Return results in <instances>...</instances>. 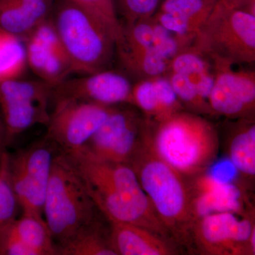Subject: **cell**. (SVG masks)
<instances>
[{"mask_svg":"<svg viewBox=\"0 0 255 255\" xmlns=\"http://www.w3.org/2000/svg\"><path fill=\"white\" fill-rule=\"evenodd\" d=\"M0 255L57 254L45 221L22 214L0 235Z\"/></svg>","mask_w":255,"mask_h":255,"instance_id":"cell-15","label":"cell"},{"mask_svg":"<svg viewBox=\"0 0 255 255\" xmlns=\"http://www.w3.org/2000/svg\"><path fill=\"white\" fill-rule=\"evenodd\" d=\"M100 212L57 246V255H117L111 244V226L107 231L99 218Z\"/></svg>","mask_w":255,"mask_h":255,"instance_id":"cell-19","label":"cell"},{"mask_svg":"<svg viewBox=\"0 0 255 255\" xmlns=\"http://www.w3.org/2000/svg\"><path fill=\"white\" fill-rule=\"evenodd\" d=\"M23 40L28 68L52 88L75 74L50 15Z\"/></svg>","mask_w":255,"mask_h":255,"instance_id":"cell-12","label":"cell"},{"mask_svg":"<svg viewBox=\"0 0 255 255\" xmlns=\"http://www.w3.org/2000/svg\"><path fill=\"white\" fill-rule=\"evenodd\" d=\"M143 121L135 111L114 106L82 152L100 159L128 164L141 140Z\"/></svg>","mask_w":255,"mask_h":255,"instance_id":"cell-10","label":"cell"},{"mask_svg":"<svg viewBox=\"0 0 255 255\" xmlns=\"http://www.w3.org/2000/svg\"><path fill=\"white\" fill-rule=\"evenodd\" d=\"M216 0H162L152 19L179 36L194 41Z\"/></svg>","mask_w":255,"mask_h":255,"instance_id":"cell-16","label":"cell"},{"mask_svg":"<svg viewBox=\"0 0 255 255\" xmlns=\"http://www.w3.org/2000/svg\"><path fill=\"white\" fill-rule=\"evenodd\" d=\"M4 151H2V152H0V166H1V157H2V155L3 153H4Z\"/></svg>","mask_w":255,"mask_h":255,"instance_id":"cell-32","label":"cell"},{"mask_svg":"<svg viewBox=\"0 0 255 255\" xmlns=\"http://www.w3.org/2000/svg\"><path fill=\"white\" fill-rule=\"evenodd\" d=\"M156 122L153 135L146 138L156 155L179 173L199 175L214 163L219 135L206 119L180 111Z\"/></svg>","mask_w":255,"mask_h":255,"instance_id":"cell-2","label":"cell"},{"mask_svg":"<svg viewBox=\"0 0 255 255\" xmlns=\"http://www.w3.org/2000/svg\"><path fill=\"white\" fill-rule=\"evenodd\" d=\"M142 139L128 164L168 232L184 233L194 220L190 187L184 177L159 158Z\"/></svg>","mask_w":255,"mask_h":255,"instance_id":"cell-3","label":"cell"},{"mask_svg":"<svg viewBox=\"0 0 255 255\" xmlns=\"http://www.w3.org/2000/svg\"><path fill=\"white\" fill-rule=\"evenodd\" d=\"M132 89L131 82L126 74L108 69L67 78L52 88L51 102L74 99L113 107L131 104Z\"/></svg>","mask_w":255,"mask_h":255,"instance_id":"cell-13","label":"cell"},{"mask_svg":"<svg viewBox=\"0 0 255 255\" xmlns=\"http://www.w3.org/2000/svg\"><path fill=\"white\" fill-rule=\"evenodd\" d=\"M51 91L52 87L39 79L0 81V115L6 128L8 145L34 126L46 127Z\"/></svg>","mask_w":255,"mask_h":255,"instance_id":"cell-8","label":"cell"},{"mask_svg":"<svg viewBox=\"0 0 255 255\" xmlns=\"http://www.w3.org/2000/svg\"><path fill=\"white\" fill-rule=\"evenodd\" d=\"M98 212L78 169L60 150L53 160L43 205V219L55 248Z\"/></svg>","mask_w":255,"mask_h":255,"instance_id":"cell-4","label":"cell"},{"mask_svg":"<svg viewBox=\"0 0 255 255\" xmlns=\"http://www.w3.org/2000/svg\"><path fill=\"white\" fill-rule=\"evenodd\" d=\"M50 18L74 73L87 75L110 69L115 41L91 15L69 0H55Z\"/></svg>","mask_w":255,"mask_h":255,"instance_id":"cell-5","label":"cell"},{"mask_svg":"<svg viewBox=\"0 0 255 255\" xmlns=\"http://www.w3.org/2000/svg\"><path fill=\"white\" fill-rule=\"evenodd\" d=\"M235 7L255 15V0H224Z\"/></svg>","mask_w":255,"mask_h":255,"instance_id":"cell-30","label":"cell"},{"mask_svg":"<svg viewBox=\"0 0 255 255\" xmlns=\"http://www.w3.org/2000/svg\"><path fill=\"white\" fill-rule=\"evenodd\" d=\"M194 217L241 210V191L236 186L209 174H199L190 189Z\"/></svg>","mask_w":255,"mask_h":255,"instance_id":"cell-17","label":"cell"},{"mask_svg":"<svg viewBox=\"0 0 255 255\" xmlns=\"http://www.w3.org/2000/svg\"><path fill=\"white\" fill-rule=\"evenodd\" d=\"M162 0H114L122 23H132L149 19L157 11ZM121 20V19H120Z\"/></svg>","mask_w":255,"mask_h":255,"instance_id":"cell-27","label":"cell"},{"mask_svg":"<svg viewBox=\"0 0 255 255\" xmlns=\"http://www.w3.org/2000/svg\"><path fill=\"white\" fill-rule=\"evenodd\" d=\"M6 152L3 153L0 166V235L17 219L21 209L6 173Z\"/></svg>","mask_w":255,"mask_h":255,"instance_id":"cell-25","label":"cell"},{"mask_svg":"<svg viewBox=\"0 0 255 255\" xmlns=\"http://www.w3.org/2000/svg\"><path fill=\"white\" fill-rule=\"evenodd\" d=\"M53 102L45 137L65 153L82 150L114 107L74 99Z\"/></svg>","mask_w":255,"mask_h":255,"instance_id":"cell-9","label":"cell"},{"mask_svg":"<svg viewBox=\"0 0 255 255\" xmlns=\"http://www.w3.org/2000/svg\"><path fill=\"white\" fill-rule=\"evenodd\" d=\"M191 47L209 58L252 65L255 61V15L216 0Z\"/></svg>","mask_w":255,"mask_h":255,"instance_id":"cell-6","label":"cell"},{"mask_svg":"<svg viewBox=\"0 0 255 255\" xmlns=\"http://www.w3.org/2000/svg\"><path fill=\"white\" fill-rule=\"evenodd\" d=\"M254 225L248 219H238L233 212H219L200 218L197 235L201 244L213 253H242L250 246Z\"/></svg>","mask_w":255,"mask_h":255,"instance_id":"cell-14","label":"cell"},{"mask_svg":"<svg viewBox=\"0 0 255 255\" xmlns=\"http://www.w3.org/2000/svg\"><path fill=\"white\" fill-rule=\"evenodd\" d=\"M111 244L117 255L173 254L161 236L129 223L110 221Z\"/></svg>","mask_w":255,"mask_h":255,"instance_id":"cell-18","label":"cell"},{"mask_svg":"<svg viewBox=\"0 0 255 255\" xmlns=\"http://www.w3.org/2000/svg\"><path fill=\"white\" fill-rule=\"evenodd\" d=\"M66 154L95 206L109 221L135 225L162 238L168 236L129 164L96 158L82 151Z\"/></svg>","mask_w":255,"mask_h":255,"instance_id":"cell-1","label":"cell"},{"mask_svg":"<svg viewBox=\"0 0 255 255\" xmlns=\"http://www.w3.org/2000/svg\"><path fill=\"white\" fill-rule=\"evenodd\" d=\"M152 20L153 26V47L164 60L170 61L176 55L183 50L187 49L192 45V41L176 34L174 32L167 30Z\"/></svg>","mask_w":255,"mask_h":255,"instance_id":"cell-26","label":"cell"},{"mask_svg":"<svg viewBox=\"0 0 255 255\" xmlns=\"http://www.w3.org/2000/svg\"><path fill=\"white\" fill-rule=\"evenodd\" d=\"M8 146L7 136H6V128L0 115V152L6 150Z\"/></svg>","mask_w":255,"mask_h":255,"instance_id":"cell-31","label":"cell"},{"mask_svg":"<svg viewBox=\"0 0 255 255\" xmlns=\"http://www.w3.org/2000/svg\"><path fill=\"white\" fill-rule=\"evenodd\" d=\"M52 9L31 6L24 0H0V30L23 38L50 16Z\"/></svg>","mask_w":255,"mask_h":255,"instance_id":"cell-20","label":"cell"},{"mask_svg":"<svg viewBox=\"0 0 255 255\" xmlns=\"http://www.w3.org/2000/svg\"><path fill=\"white\" fill-rule=\"evenodd\" d=\"M59 151L46 137L12 153L6 151V173L22 214L44 221L47 188L53 160Z\"/></svg>","mask_w":255,"mask_h":255,"instance_id":"cell-7","label":"cell"},{"mask_svg":"<svg viewBox=\"0 0 255 255\" xmlns=\"http://www.w3.org/2000/svg\"><path fill=\"white\" fill-rule=\"evenodd\" d=\"M247 119L233 135L229 156L238 172L248 176L255 174V125Z\"/></svg>","mask_w":255,"mask_h":255,"instance_id":"cell-23","label":"cell"},{"mask_svg":"<svg viewBox=\"0 0 255 255\" xmlns=\"http://www.w3.org/2000/svg\"><path fill=\"white\" fill-rule=\"evenodd\" d=\"M91 15L110 36L115 43L122 34V23L117 14L114 0H69Z\"/></svg>","mask_w":255,"mask_h":255,"instance_id":"cell-24","label":"cell"},{"mask_svg":"<svg viewBox=\"0 0 255 255\" xmlns=\"http://www.w3.org/2000/svg\"><path fill=\"white\" fill-rule=\"evenodd\" d=\"M28 68L23 38L0 30V81L22 78Z\"/></svg>","mask_w":255,"mask_h":255,"instance_id":"cell-22","label":"cell"},{"mask_svg":"<svg viewBox=\"0 0 255 255\" xmlns=\"http://www.w3.org/2000/svg\"><path fill=\"white\" fill-rule=\"evenodd\" d=\"M116 55L127 75L137 80L165 75L168 62L151 48H133L123 44L116 45Z\"/></svg>","mask_w":255,"mask_h":255,"instance_id":"cell-21","label":"cell"},{"mask_svg":"<svg viewBox=\"0 0 255 255\" xmlns=\"http://www.w3.org/2000/svg\"><path fill=\"white\" fill-rule=\"evenodd\" d=\"M212 61L214 79L208 102L212 112L229 118L248 119L255 111V72L219 59Z\"/></svg>","mask_w":255,"mask_h":255,"instance_id":"cell-11","label":"cell"},{"mask_svg":"<svg viewBox=\"0 0 255 255\" xmlns=\"http://www.w3.org/2000/svg\"><path fill=\"white\" fill-rule=\"evenodd\" d=\"M131 104L147 115L157 118L158 102L153 79L137 80V83L132 85Z\"/></svg>","mask_w":255,"mask_h":255,"instance_id":"cell-29","label":"cell"},{"mask_svg":"<svg viewBox=\"0 0 255 255\" xmlns=\"http://www.w3.org/2000/svg\"><path fill=\"white\" fill-rule=\"evenodd\" d=\"M164 75L168 79L180 102L196 110L212 112L209 103L201 98L196 87L186 75L174 73H167Z\"/></svg>","mask_w":255,"mask_h":255,"instance_id":"cell-28","label":"cell"}]
</instances>
